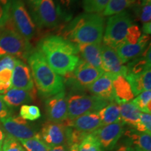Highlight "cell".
<instances>
[{"label":"cell","instance_id":"6da1fadb","mask_svg":"<svg viewBox=\"0 0 151 151\" xmlns=\"http://www.w3.org/2000/svg\"><path fill=\"white\" fill-rule=\"evenodd\" d=\"M37 50L56 73L65 76L72 72L80 60L77 45L59 35H49L39 41Z\"/></svg>","mask_w":151,"mask_h":151},{"label":"cell","instance_id":"7a4b0ae2","mask_svg":"<svg viewBox=\"0 0 151 151\" xmlns=\"http://www.w3.org/2000/svg\"><path fill=\"white\" fill-rule=\"evenodd\" d=\"M104 24L105 19L101 15L84 13L66 24L60 37L75 44L101 43Z\"/></svg>","mask_w":151,"mask_h":151},{"label":"cell","instance_id":"3957f363","mask_svg":"<svg viewBox=\"0 0 151 151\" xmlns=\"http://www.w3.org/2000/svg\"><path fill=\"white\" fill-rule=\"evenodd\" d=\"M36 88L45 99L65 90L63 77L52 70L42 54L34 49L27 58Z\"/></svg>","mask_w":151,"mask_h":151},{"label":"cell","instance_id":"277c9868","mask_svg":"<svg viewBox=\"0 0 151 151\" xmlns=\"http://www.w3.org/2000/svg\"><path fill=\"white\" fill-rule=\"evenodd\" d=\"M33 50L29 41L17 32L8 18L0 30V58L9 55L23 61Z\"/></svg>","mask_w":151,"mask_h":151},{"label":"cell","instance_id":"5b68a950","mask_svg":"<svg viewBox=\"0 0 151 151\" xmlns=\"http://www.w3.org/2000/svg\"><path fill=\"white\" fill-rule=\"evenodd\" d=\"M109 103L94 95L71 92L67 96V119L73 120L86 113L98 112Z\"/></svg>","mask_w":151,"mask_h":151},{"label":"cell","instance_id":"8992f818","mask_svg":"<svg viewBox=\"0 0 151 151\" xmlns=\"http://www.w3.org/2000/svg\"><path fill=\"white\" fill-rule=\"evenodd\" d=\"M103 73V70L80 60L72 72L65 76L64 82L72 92H81L85 89H88Z\"/></svg>","mask_w":151,"mask_h":151},{"label":"cell","instance_id":"52a82bcc","mask_svg":"<svg viewBox=\"0 0 151 151\" xmlns=\"http://www.w3.org/2000/svg\"><path fill=\"white\" fill-rule=\"evenodd\" d=\"M132 24V16L127 11L111 16L108 19L103 36L104 44L116 49L124 42L128 29Z\"/></svg>","mask_w":151,"mask_h":151},{"label":"cell","instance_id":"ba28073f","mask_svg":"<svg viewBox=\"0 0 151 151\" xmlns=\"http://www.w3.org/2000/svg\"><path fill=\"white\" fill-rule=\"evenodd\" d=\"M9 18L16 31L22 37L28 41L35 37L37 32L36 24L22 0H11Z\"/></svg>","mask_w":151,"mask_h":151},{"label":"cell","instance_id":"9c48e42d","mask_svg":"<svg viewBox=\"0 0 151 151\" xmlns=\"http://www.w3.org/2000/svg\"><path fill=\"white\" fill-rule=\"evenodd\" d=\"M32 9V16L39 27L53 28L60 21V12L53 0H39Z\"/></svg>","mask_w":151,"mask_h":151},{"label":"cell","instance_id":"30bf717a","mask_svg":"<svg viewBox=\"0 0 151 151\" xmlns=\"http://www.w3.org/2000/svg\"><path fill=\"white\" fill-rule=\"evenodd\" d=\"M0 122L7 134L18 141L32 139L39 135V132L29 125L26 120L20 116H9L0 119Z\"/></svg>","mask_w":151,"mask_h":151},{"label":"cell","instance_id":"8fae6325","mask_svg":"<svg viewBox=\"0 0 151 151\" xmlns=\"http://www.w3.org/2000/svg\"><path fill=\"white\" fill-rule=\"evenodd\" d=\"M124 133V123L120 121L101 126L92 132L97 139L102 150H111Z\"/></svg>","mask_w":151,"mask_h":151},{"label":"cell","instance_id":"7c38bea8","mask_svg":"<svg viewBox=\"0 0 151 151\" xmlns=\"http://www.w3.org/2000/svg\"><path fill=\"white\" fill-rule=\"evenodd\" d=\"M46 112L49 121L62 123L67 119V95L65 90L47 98Z\"/></svg>","mask_w":151,"mask_h":151},{"label":"cell","instance_id":"4fadbf2b","mask_svg":"<svg viewBox=\"0 0 151 151\" xmlns=\"http://www.w3.org/2000/svg\"><path fill=\"white\" fill-rule=\"evenodd\" d=\"M101 65L104 73L115 77L122 75L125 77L127 67L122 63L116 49L106 45H101Z\"/></svg>","mask_w":151,"mask_h":151},{"label":"cell","instance_id":"5bb4252c","mask_svg":"<svg viewBox=\"0 0 151 151\" xmlns=\"http://www.w3.org/2000/svg\"><path fill=\"white\" fill-rule=\"evenodd\" d=\"M66 128L63 123L46 122L43 124L39 134L41 140L49 148L67 145Z\"/></svg>","mask_w":151,"mask_h":151},{"label":"cell","instance_id":"9a60e30c","mask_svg":"<svg viewBox=\"0 0 151 151\" xmlns=\"http://www.w3.org/2000/svg\"><path fill=\"white\" fill-rule=\"evenodd\" d=\"M11 87L26 91H37L30 68L22 60H16V65L12 71Z\"/></svg>","mask_w":151,"mask_h":151},{"label":"cell","instance_id":"2e32d148","mask_svg":"<svg viewBox=\"0 0 151 151\" xmlns=\"http://www.w3.org/2000/svg\"><path fill=\"white\" fill-rule=\"evenodd\" d=\"M62 123L66 127H71L88 134H92L102 126L98 112L86 113L73 120L67 119Z\"/></svg>","mask_w":151,"mask_h":151},{"label":"cell","instance_id":"e0dca14e","mask_svg":"<svg viewBox=\"0 0 151 151\" xmlns=\"http://www.w3.org/2000/svg\"><path fill=\"white\" fill-rule=\"evenodd\" d=\"M150 41L149 35H143L141 36L139 41L136 43H122L116 48L118 56L121 59L122 63H127L131 60L141 56L146 49Z\"/></svg>","mask_w":151,"mask_h":151},{"label":"cell","instance_id":"ac0fdd59","mask_svg":"<svg viewBox=\"0 0 151 151\" xmlns=\"http://www.w3.org/2000/svg\"><path fill=\"white\" fill-rule=\"evenodd\" d=\"M113 76L104 73L88 88L92 95L103 99L109 102L115 101L113 90Z\"/></svg>","mask_w":151,"mask_h":151},{"label":"cell","instance_id":"d6986e66","mask_svg":"<svg viewBox=\"0 0 151 151\" xmlns=\"http://www.w3.org/2000/svg\"><path fill=\"white\" fill-rule=\"evenodd\" d=\"M79 57L92 67L102 69L101 49V43H81L76 44Z\"/></svg>","mask_w":151,"mask_h":151},{"label":"cell","instance_id":"ffe728a7","mask_svg":"<svg viewBox=\"0 0 151 151\" xmlns=\"http://www.w3.org/2000/svg\"><path fill=\"white\" fill-rule=\"evenodd\" d=\"M36 93L37 91L29 92L12 88L1 97L8 107H18L32 102L35 99Z\"/></svg>","mask_w":151,"mask_h":151},{"label":"cell","instance_id":"44dd1931","mask_svg":"<svg viewBox=\"0 0 151 151\" xmlns=\"http://www.w3.org/2000/svg\"><path fill=\"white\" fill-rule=\"evenodd\" d=\"M112 85L114 100L118 104L129 102L134 99V95L131 86L124 76L118 75L113 77Z\"/></svg>","mask_w":151,"mask_h":151},{"label":"cell","instance_id":"7402d4cb","mask_svg":"<svg viewBox=\"0 0 151 151\" xmlns=\"http://www.w3.org/2000/svg\"><path fill=\"white\" fill-rule=\"evenodd\" d=\"M125 78L131 86L132 90L134 96L142 92L151 90V71L148 69L139 74L127 73Z\"/></svg>","mask_w":151,"mask_h":151},{"label":"cell","instance_id":"603a6c76","mask_svg":"<svg viewBox=\"0 0 151 151\" xmlns=\"http://www.w3.org/2000/svg\"><path fill=\"white\" fill-rule=\"evenodd\" d=\"M150 43H149L148 47L146 48L141 56L129 61L127 66H126L127 74V73L139 74V73H141L148 70V69H150Z\"/></svg>","mask_w":151,"mask_h":151},{"label":"cell","instance_id":"cb8c5ba5","mask_svg":"<svg viewBox=\"0 0 151 151\" xmlns=\"http://www.w3.org/2000/svg\"><path fill=\"white\" fill-rule=\"evenodd\" d=\"M122 122L136 127L140 120L141 111L132 101L118 104Z\"/></svg>","mask_w":151,"mask_h":151},{"label":"cell","instance_id":"d4e9b609","mask_svg":"<svg viewBox=\"0 0 151 151\" xmlns=\"http://www.w3.org/2000/svg\"><path fill=\"white\" fill-rule=\"evenodd\" d=\"M124 135L135 146V148L141 151H151L150 132H140L137 130H129Z\"/></svg>","mask_w":151,"mask_h":151},{"label":"cell","instance_id":"484cf974","mask_svg":"<svg viewBox=\"0 0 151 151\" xmlns=\"http://www.w3.org/2000/svg\"><path fill=\"white\" fill-rule=\"evenodd\" d=\"M102 126L107 125L121 120L120 107L116 101L110 102L103 109L98 111Z\"/></svg>","mask_w":151,"mask_h":151},{"label":"cell","instance_id":"4316f807","mask_svg":"<svg viewBox=\"0 0 151 151\" xmlns=\"http://www.w3.org/2000/svg\"><path fill=\"white\" fill-rule=\"evenodd\" d=\"M139 0H109L103 11V16H111L122 12Z\"/></svg>","mask_w":151,"mask_h":151},{"label":"cell","instance_id":"83f0119b","mask_svg":"<svg viewBox=\"0 0 151 151\" xmlns=\"http://www.w3.org/2000/svg\"><path fill=\"white\" fill-rule=\"evenodd\" d=\"M132 6L136 16L143 24L151 22V0H139Z\"/></svg>","mask_w":151,"mask_h":151},{"label":"cell","instance_id":"f1b7e54d","mask_svg":"<svg viewBox=\"0 0 151 151\" xmlns=\"http://www.w3.org/2000/svg\"><path fill=\"white\" fill-rule=\"evenodd\" d=\"M132 103L142 113H151V90L142 92L138 94Z\"/></svg>","mask_w":151,"mask_h":151},{"label":"cell","instance_id":"f546056e","mask_svg":"<svg viewBox=\"0 0 151 151\" xmlns=\"http://www.w3.org/2000/svg\"><path fill=\"white\" fill-rule=\"evenodd\" d=\"M22 145L27 151H48L49 147L41 140L40 134L37 137L20 140Z\"/></svg>","mask_w":151,"mask_h":151},{"label":"cell","instance_id":"4dcf8cb0","mask_svg":"<svg viewBox=\"0 0 151 151\" xmlns=\"http://www.w3.org/2000/svg\"><path fill=\"white\" fill-rule=\"evenodd\" d=\"M109 0H83V6L86 13L98 14L104 10Z\"/></svg>","mask_w":151,"mask_h":151},{"label":"cell","instance_id":"1f68e13d","mask_svg":"<svg viewBox=\"0 0 151 151\" xmlns=\"http://www.w3.org/2000/svg\"><path fill=\"white\" fill-rule=\"evenodd\" d=\"M97 139L92 134H88L78 145V151H102Z\"/></svg>","mask_w":151,"mask_h":151},{"label":"cell","instance_id":"d6a6232c","mask_svg":"<svg viewBox=\"0 0 151 151\" xmlns=\"http://www.w3.org/2000/svg\"><path fill=\"white\" fill-rule=\"evenodd\" d=\"M20 116L24 120L34 121L40 118L41 113L40 109L37 106L24 104L20 107Z\"/></svg>","mask_w":151,"mask_h":151},{"label":"cell","instance_id":"836d02e7","mask_svg":"<svg viewBox=\"0 0 151 151\" xmlns=\"http://www.w3.org/2000/svg\"><path fill=\"white\" fill-rule=\"evenodd\" d=\"M2 151H25L22 145L19 143V141L15 138L7 134L5 136L2 145Z\"/></svg>","mask_w":151,"mask_h":151},{"label":"cell","instance_id":"e575fe53","mask_svg":"<svg viewBox=\"0 0 151 151\" xmlns=\"http://www.w3.org/2000/svg\"><path fill=\"white\" fill-rule=\"evenodd\" d=\"M136 130L140 132H150L151 115L150 113H141L140 120L136 126Z\"/></svg>","mask_w":151,"mask_h":151},{"label":"cell","instance_id":"d590c367","mask_svg":"<svg viewBox=\"0 0 151 151\" xmlns=\"http://www.w3.org/2000/svg\"><path fill=\"white\" fill-rule=\"evenodd\" d=\"M141 36V32L136 24H132L128 29L124 42L128 43H136L139 41Z\"/></svg>","mask_w":151,"mask_h":151},{"label":"cell","instance_id":"8d00e7d4","mask_svg":"<svg viewBox=\"0 0 151 151\" xmlns=\"http://www.w3.org/2000/svg\"><path fill=\"white\" fill-rule=\"evenodd\" d=\"M16 58L9 55L0 58V71L4 69H10L13 71L16 65Z\"/></svg>","mask_w":151,"mask_h":151},{"label":"cell","instance_id":"74e56055","mask_svg":"<svg viewBox=\"0 0 151 151\" xmlns=\"http://www.w3.org/2000/svg\"><path fill=\"white\" fill-rule=\"evenodd\" d=\"M12 71L10 69H4L0 71V83L5 84H11Z\"/></svg>","mask_w":151,"mask_h":151},{"label":"cell","instance_id":"f35d334b","mask_svg":"<svg viewBox=\"0 0 151 151\" xmlns=\"http://www.w3.org/2000/svg\"><path fill=\"white\" fill-rule=\"evenodd\" d=\"M9 116H11V110L0 95V119L7 118Z\"/></svg>","mask_w":151,"mask_h":151},{"label":"cell","instance_id":"ab89813d","mask_svg":"<svg viewBox=\"0 0 151 151\" xmlns=\"http://www.w3.org/2000/svg\"><path fill=\"white\" fill-rule=\"evenodd\" d=\"M9 16H7L5 14L4 10L3 7L1 6V5L0 4V30L1 29V28L3 27L4 24H5V22H6V20H8Z\"/></svg>","mask_w":151,"mask_h":151},{"label":"cell","instance_id":"60d3db41","mask_svg":"<svg viewBox=\"0 0 151 151\" xmlns=\"http://www.w3.org/2000/svg\"><path fill=\"white\" fill-rule=\"evenodd\" d=\"M11 0H0V4L3 7L4 10L5 14L7 16H9V7H10Z\"/></svg>","mask_w":151,"mask_h":151},{"label":"cell","instance_id":"b9f144b4","mask_svg":"<svg viewBox=\"0 0 151 151\" xmlns=\"http://www.w3.org/2000/svg\"><path fill=\"white\" fill-rule=\"evenodd\" d=\"M48 151H69V147L67 145H61L49 148Z\"/></svg>","mask_w":151,"mask_h":151},{"label":"cell","instance_id":"7bdbcfd3","mask_svg":"<svg viewBox=\"0 0 151 151\" xmlns=\"http://www.w3.org/2000/svg\"><path fill=\"white\" fill-rule=\"evenodd\" d=\"M142 29H143V35H150L151 33V22H146V23H143Z\"/></svg>","mask_w":151,"mask_h":151},{"label":"cell","instance_id":"ee69618b","mask_svg":"<svg viewBox=\"0 0 151 151\" xmlns=\"http://www.w3.org/2000/svg\"><path fill=\"white\" fill-rule=\"evenodd\" d=\"M61 4L66 8H69L71 5H73L77 0H59Z\"/></svg>","mask_w":151,"mask_h":151},{"label":"cell","instance_id":"f6af8a7d","mask_svg":"<svg viewBox=\"0 0 151 151\" xmlns=\"http://www.w3.org/2000/svg\"><path fill=\"white\" fill-rule=\"evenodd\" d=\"M116 151H137V150L130 146H121Z\"/></svg>","mask_w":151,"mask_h":151},{"label":"cell","instance_id":"bcb514c9","mask_svg":"<svg viewBox=\"0 0 151 151\" xmlns=\"http://www.w3.org/2000/svg\"><path fill=\"white\" fill-rule=\"evenodd\" d=\"M5 138V134L3 130L0 128V148H1V145H2L3 141Z\"/></svg>","mask_w":151,"mask_h":151},{"label":"cell","instance_id":"7dc6e473","mask_svg":"<svg viewBox=\"0 0 151 151\" xmlns=\"http://www.w3.org/2000/svg\"><path fill=\"white\" fill-rule=\"evenodd\" d=\"M27 1L29 2V4L31 5L32 8L35 7L36 5L37 4L38 2L39 1V0H27Z\"/></svg>","mask_w":151,"mask_h":151},{"label":"cell","instance_id":"c3c4849f","mask_svg":"<svg viewBox=\"0 0 151 151\" xmlns=\"http://www.w3.org/2000/svg\"><path fill=\"white\" fill-rule=\"evenodd\" d=\"M69 151H78V145H73L70 146Z\"/></svg>","mask_w":151,"mask_h":151},{"label":"cell","instance_id":"681fc988","mask_svg":"<svg viewBox=\"0 0 151 151\" xmlns=\"http://www.w3.org/2000/svg\"><path fill=\"white\" fill-rule=\"evenodd\" d=\"M136 150H137V151H141V150H138V149H136Z\"/></svg>","mask_w":151,"mask_h":151},{"label":"cell","instance_id":"f907efd6","mask_svg":"<svg viewBox=\"0 0 151 151\" xmlns=\"http://www.w3.org/2000/svg\"><path fill=\"white\" fill-rule=\"evenodd\" d=\"M0 151H2V150H1V148H0Z\"/></svg>","mask_w":151,"mask_h":151}]
</instances>
